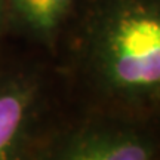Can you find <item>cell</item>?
<instances>
[{"mask_svg": "<svg viewBox=\"0 0 160 160\" xmlns=\"http://www.w3.org/2000/svg\"><path fill=\"white\" fill-rule=\"evenodd\" d=\"M79 58L114 114L160 117V0H86Z\"/></svg>", "mask_w": 160, "mask_h": 160, "instance_id": "6da1fadb", "label": "cell"}, {"mask_svg": "<svg viewBox=\"0 0 160 160\" xmlns=\"http://www.w3.org/2000/svg\"><path fill=\"white\" fill-rule=\"evenodd\" d=\"M43 160H160V132L151 122L114 113L88 119Z\"/></svg>", "mask_w": 160, "mask_h": 160, "instance_id": "7a4b0ae2", "label": "cell"}, {"mask_svg": "<svg viewBox=\"0 0 160 160\" xmlns=\"http://www.w3.org/2000/svg\"><path fill=\"white\" fill-rule=\"evenodd\" d=\"M34 89L19 80L0 83V160H34L31 125Z\"/></svg>", "mask_w": 160, "mask_h": 160, "instance_id": "3957f363", "label": "cell"}, {"mask_svg": "<svg viewBox=\"0 0 160 160\" xmlns=\"http://www.w3.org/2000/svg\"><path fill=\"white\" fill-rule=\"evenodd\" d=\"M74 0H11L18 17L39 33H51L62 22Z\"/></svg>", "mask_w": 160, "mask_h": 160, "instance_id": "277c9868", "label": "cell"}, {"mask_svg": "<svg viewBox=\"0 0 160 160\" xmlns=\"http://www.w3.org/2000/svg\"><path fill=\"white\" fill-rule=\"evenodd\" d=\"M0 15H2V6H0Z\"/></svg>", "mask_w": 160, "mask_h": 160, "instance_id": "5b68a950", "label": "cell"}]
</instances>
